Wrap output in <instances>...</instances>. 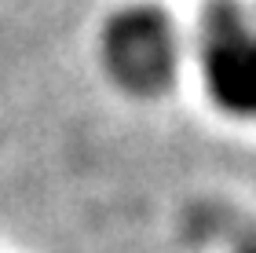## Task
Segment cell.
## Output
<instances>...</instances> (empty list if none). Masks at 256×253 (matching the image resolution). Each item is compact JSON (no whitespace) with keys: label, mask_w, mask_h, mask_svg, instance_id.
Returning a JSON list of instances; mask_svg holds the SVG:
<instances>
[{"label":"cell","mask_w":256,"mask_h":253,"mask_svg":"<svg viewBox=\"0 0 256 253\" xmlns=\"http://www.w3.org/2000/svg\"><path fill=\"white\" fill-rule=\"evenodd\" d=\"M106 74L132 96H158L180 70L176 26L158 8H124L102 30Z\"/></svg>","instance_id":"cell-1"},{"label":"cell","mask_w":256,"mask_h":253,"mask_svg":"<svg viewBox=\"0 0 256 253\" xmlns=\"http://www.w3.org/2000/svg\"><path fill=\"white\" fill-rule=\"evenodd\" d=\"M202 70L227 114L256 118V15L242 0H216L202 19Z\"/></svg>","instance_id":"cell-2"},{"label":"cell","mask_w":256,"mask_h":253,"mask_svg":"<svg viewBox=\"0 0 256 253\" xmlns=\"http://www.w3.org/2000/svg\"><path fill=\"white\" fill-rule=\"evenodd\" d=\"M242 253H256V246H249V249H242Z\"/></svg>","instance_id":"cell-3"}]
</instances>
